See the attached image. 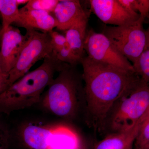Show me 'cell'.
<instances>
[{
    "instance_id": "obj_1",
    "label": "cell",
    "mask_w": 149,
    "mask_h": 149,
    "mask_svg": "<svg viewBox=\"0 0 149 149\" xmlns=\"http://www.w3.org/2000/svg\"><path fill=\"white\" fill-rule=\"evenodd\" d=\"M87 110L93 125L102 126L117 102L142 78L135 71L95 61L81 60Z\"/></svg>"
},
{
    "instance_id": "obj_2",
    "label": "cell",
    "mask_w": 149,
    "mask_h": 149,
    "mask_svg": "<svg viewBox=\"0 0 149 149\" xmlns=\"http://www.w3.org/2000/svg\"><path fill=\"white\" fill-rule=\"evenodd\" d=\"M69 67L58 60L52 52L37 69L24 74L0 94V112L9 114L40 102L55 72Z\"/></svg>"
},
{
    "instance_id": "obj_3",
    "label": "cell",
    "mask_w": 149,
    "mask_h": 149,
    "mask_svg": "<svg viewBox=\"0 0 149 149\" xmlns=\"http://www.w3.org/2000/svg\"><path fill=\"white\" fill-rule=\"evenodd\" d=\"M79 85L70 67L60 72L42 99L44 107L56 115L71 118L76 114L79 105Z\"/></svg>"
},
{
    "instance_id": "obj_4",
    "label": "cell",
    "mask_w": 149,
    "mask_h": 149,
    "mask_svg": "<svg viewBox=\"0 0 149 149\" xmlns=\"http://www.w3.org/2000/svg\"><path fill=\"white\" fill-rule=\"evenodd\" d=\"M115 106L110 125L116 133L133 128L149 107V85L141 79L121 97Z\"/></svg>"
},
{
    "instance_id": "obj_5",
    "label": "cell",
    "mask_w": 149,
    "mask_h": 149,
    "mask_svg": "<svg viewBox=\"0 0 149 149\" xmlns=\"http://www.w3.org/2000/svg\"><path fill=\"white\" fill-rule=\"evenodd\" d=\"M144 20L141 17L137 21L126 25L105 26L102 33L107 37L115 49L133 66L143 50L146 41Z\"/></svg>"
},
{
    "instance_id": "obj_6",
    "label": "cell",
    "mask_w": 149,
    "mask_h": 149,
    "mask_svg": "<svg viewBox=\"0 0 149 149\" xmlns=\"http://www.w3.org/2000/svg\"><path fill=\"white\" fill-rule=\"evenodd\" d=\"M26 34V42L14 66L9 72L8 87L27 73L37 61L44 59L53 52L49 33L28 30Z\"/></svg>"
},
{
    "instance_id": "obj_7",
    "label": "cell",
    "mask_w": 149,
    "mask_h": 149,
    "mask_svg": "<svg viewBox=\"0 0 149 149\" xmlns=\"http://www.w3.org/2000/svg\"><path fill=\"white\" fill-rule=\"evenodd\" d=\"M84 49L87 56L93 60L135 71L132 63L115 49L103 33L92 29L87 31Z\"/></svg>"
},
{
    "instance_id": "obj_8",
    "label": "cell",
    "mask_w": 149,
    "mask_h": 149,
    "mask_svg": "<svg viewBox=\"0 0 149 149\" xmlns=\"http://www.w3.org/2000/svg\"><path fill=\"white\" fill-rule=\"evenodd\" d=\"M27 39L20 30L11 25L2 33L0 45V66L2 72H10L15 65L22 49Z\"/></svg>"
},
{
    "instance_id": "obj_9",
    "label": "cell",
    "mask_w": 149,
    "mask_h": 149,
    "mask_svg": "<svg viewBox=\"0 0 149 149\" xmlns=\"http://www.w3.org/2000/svg\"><path fill=\"white\" fill-rule=\"evenodd\" d=\"M90 3L92 12L106 24L122 26L140 18L128 12L118 0H91Z\"/></svg>"
},
{
    "instance_id": "obj_10",
    "label": "cell",
    "mask_w": 149,
    "mask_h": 149,
    "mask_svg": "<svg viewBox=\"0 0 149 149\" xmlns=\"http://www.w3.org/2000/svg\"><path fill=\"white\" fill-rule=\"evenodd\" d=\"M19 17L14 24L28 30H41L49 33L56 28L58 22L54 16L44 11L29 10L22 8Z\"/></svg>"
},
{
    "instance_id": "obj_11",
    "label": "cell",
    "mask_w": 149,
    "mask_h": 149,
    "mask_svg": "<svg viewBox=\"0 0 149 149\" xmlns=\"http://www.w3.org/2000/svg\"><path fill=\"white\" fill-rule=\"evenodd\" d=\"M53 13L58 22L56 28L65 31L78 19L87 14L77 0H60Z\"/></svg>"
},
{
    "instance_id": "obj_12",
    "label": "cell",
    "mask_w": 149,
    "mask_h": 149,
    "mask_svg": "<svg viewBox=\"0 0 149 149\" xmlns=\"http://www.w3.org/2000/svg\"><path fill=\"white\" fill-rule=\"evenodd\" d=\"M53 127L40 123H29L22 130V139L30 149H48Z\"/></svg>"
},
{
    "instance_id": "obj_13",
    "label": "cell",
    "mask_w": 149,
    "mask_h": 149,
    "mask_svg": "<svg viewBox=\"0 0 149 149\" xmlns=\"http://www.w3.org/2000/svg\"><path fill=\"white\" fill-rule=\"evenodd\" d=\"M143 118L133 128L117 132L106 137L96 145L94 149H132L144 121Z\"/></svg>"
},
{
    "instance_id": "obj_14",
    "label": "cell",
    "mask_w": 149,
    "mask_h": 149,
    "mask_svg": "<svg viewBox=\"0 0 149 149\" xmlns=\"http://www.w3.org/2000/svg\"><path fill=\"white\" fill-rule=\"evenodd\" d=\"M77 133L65 125L54 126L49 141L48 149H74L80 146Z\"/></svg>"
},
{
    "instance_id": "obj_15",
    "label": "cell",
    "mask_w": 149,
    "mask_h": 149,
    "mask_svg": "<svg viewBox=\"0 0 149 149\" xmlns=\"http://www.w3.org/2000/svg\"><path fill=\"white\" fill-rule=\"evenodd\" d=\"M88 17L87 15L81 17L69 29L65 36L70 47L74 54L82 59L84 57V43L87 34Z\"/></svg>"
},
{
    "instance_id": "obj_16",
    "label": "cell",
    "mask_w": 149,
    "mask_h": 149,
    "mask_svg": "<svg viewBox=\"0 0 149 149\" xmlns=\"http://www.w3.org/2000/svg\"><path fill=\"white\" fill-rule=\"evenodd\" d=\"M18 6L16 0H0V13L2 19V33L18 19L19 14Z\"/></svg>"
},
{
    "instance_id": "obj_17",
    "label": "cell",
    "mask_w": 149,
    "mask_h": 149,
    "mask_svg": "<svg viewBox=\"0 0 149 149\" xmlns=\"http://www.w3.org/2000/svg\"><path fill=\"white\" fill-rule=\"evenodd\" d=\"M146 32V41L143 50L133 66L136 73L149 86V25Z\"/></svg>"
},
{
    "instance_id": "obj_18",
    "label": "cell",
    "mask_w": 149,
    "mask_h": 149,
    "mask_svg": "<svg viewBox=\"0 0 149 149\" xmlns=\"http://www.w3.org/2000/svg\"><path fill=\"white\" fill-rule=\"evenodd\" d=\"M59 0H29L23 7L29 10L44 11L49 13H54Z\"/></svg>"
},
{
    "instance_id": "obj_19",
    "label": "cell",
    "mask_w": 149,
    "mask_h": 149,
    "mask_svg": "<svg viewBox=\"0 0 149 149\" xmlns=\"http://www.w3.org/2000/svg\"><path fill=\"white\" fill-rule=\"evenodd\" d=\"M54 53L56 55L57 58L60 61L71 65L80 63L82 60V59L74 54L68 43L57 52Z\"/></svg>"
},
{
    "instance_id": "obj_20",
    "label": "cell",
    "mask_w": 149,
    "mask_h": 149,
    "mask_svg": "<svg viewBox=\"0 0 149 149\" xmlns=\"http://www.w3.org/2000/svg\"><path fill=\"white\" fill-rule=\"evenodd\" d=\"M149 142V119L143 123L135 141L136 149L140 148Z\"/></svg>"
},
{
    "instance_id": "obj_21",
    "label": "cell",
    "mask_w": 149,
    "mask_h": 149,
    "mask_svg": "<svg viewBox=\"0 0 149 149\" xmlns=\"http://www.w3.org/2000/svg\"><path fill=\"white\" fill-rule=\"evenodd\" d=\"M133 10L145 19L149 16V0H132Z\"/></svg>"
},
{
    "instance_id": "obj_22",
    "label": "cell",
    "mask_w": 149,
    "mask_h": 149,
    "mask_svg": "<svg viewBox=\"0 0 149 149\" xmlns=\"http://www.w3.org/2000/svg\"><path fill=\"white\" fill-rule=\"evenodd\" d=\"M51 38L53 52L55 53L68 44L65 36L53 30L49 32Z\"/></svg>"
},
{
    "instance_id": "obj_23",
    "label": "cell",
    "mask_w": 149,
    "mask_h": 149,
    "mask_svg": "<svg viewBox=\"0 0 149 149\" xmlns=\"http://www.w3.org/2000/svg\"><path fill=\"white\" fill-rule=\"evenodd\" d=\"M8 76L9 74L8 73H0V94L8 87Z\"/></svg>"
},
{
    "instance_id": "obj_24",
    "label": "cell",
    "mask_w": 149,
    "mask_h": 149,
    "mask_svg": "<svg viewBox=\"0 0 149 149\" xmlns=\"http://www.w3.org/2000/svg\"><path fill=\"white\" fill-rule=\"evenodd\" d=\"M8 134L4 128L0 126V147L3 148L7 143Z\"/></svg>"
},
{
    "instance_id": "obj_25",
    "label": "cell",
    "mask_w": 149,
    "mask_h": 149,
    "mask_svg": "<svg viewBox=\"0 0 149 149\" xmlns=\"http://www.w3.org/2000/svg\"><path fill=\"white\" fill-rule=\"evenodd\" d=\"M29 1V0H16L18 6L21 5L25 4L27 3Z\"/></svg>"
},
{
    "instance_id": "obj_26",
    "label": "cell",
    "mask_w": 149,
    "mask_h": 149,
    "mask_svg": "<svg viewBox=\"0 0 149 149\" xmlns=\"http://www.w3.org/2000/svg\"><path fill=\"white\" fill-rule=\"evenodd\" d=\"M144 117H145V121L146 120H148V119H149V107L148 109V111H147V112L146 113V114L144 116ZM144 121V122H145Z\"/></svg>"
},
{
    "instance_id": "obj_27",
    "label": "cell",
    "mask_w": 149,
    "mask_h": 149,
    "mask_svg": "<svg viewBox=\"0 0 149 149\" xmlns=\"http://www.w3.org/2000/svg\"><path fill=\"white\" fill-rule=\"evenodd\" d=\"M138 149H149V142H148L146 145H144L143 146Z\"/></svg>"
},
{
    "instance_id": "obj_28",
    "label": "cell",
    "mask_w": 149,
    "mask_h": 149,
    "mask_svg": "<svg viewBox=\"0 0 149 149\" xmlns=\"http://www.w3.org/2000/svg\"><path fill=\"white\" fill-rule=\"evenodd\" d=\"M2 35V26L0 24V45H1V37ZM2 72L1 69V66H0V73Z\"/></svg>"
},
{
    "instance_id": "obj_29",
    "label": "cell",
    "mask_w": 149,
    "mask_h": 149,
    "mask_svg": "<svg viewBox=\"0 0 149 149\" xmlns=\"http://www.w3.org/2000/svg\"><path fill=\"white\" fill-rule=\"evenodd\" d=\"M74 149H80V146L77 147V148H74Z\"/></svg>"
},
{
    "instance_id": "obj_30",
    "label": "cell",
    "mask_w": 149,
    "mask_h": 149,
    "mask_svg": "<svg viewBox=\"0 0 149 149\" xmlns=\"http://www.w3.org/2000/svg\"><path fill=\"white\" fill-rule=\"evenodd\" d=\"M0 149H3V148H2L1 147H0Z\"/></svg>"
}]
</instances>
